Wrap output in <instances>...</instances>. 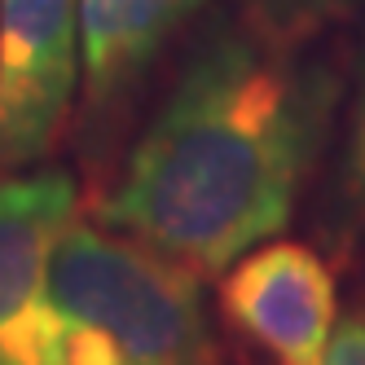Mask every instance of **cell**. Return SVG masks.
<instances>
[{"label":"cell","mask_w":365,"mask_h":365,"mask_svg":"<svg viewBox=\"0 0 365 365\" xmlns=\"http://www.w3.org/2000/svg\"><path fill=\"white\" fill-rule=\"evenodd\" d=\"M334 110V80L264 22L220 31L97 198V220L220 273L295 216Z\"/></svg>","instance_id":"obj_1"},{"label":"cell","mask_w":365,"mask_h":365,"mask_svg":"<svg viewBox=\"0 0 365 365\" xmlns=\"http://www.w3.org/2000/svg\"><path fill=\"white\" fill-rule=\"evenodd\" d=\"M0 365H14V361H9V356H0Z\"/></svg>","instance_id":"obj_11"},{"label":"cell","mask_w":365,"mask_h":365,"mask_svg":"<svg viewBox=\"0 0 365 365\" xmlns=\"http://www.w3.org/2000/svg\"><path fill=\"white\" fill-rule=\"evenodd\" d=\"M198 5L202 0H80V62L93 133L106 137L128 93Z\"/></svg>","instance_id":"obj_6"},{"label":"cell","mask_w":365,"mask_h":365,"mask_svg":"<svg viewBox=\"0 0 365 365\" xmlns=\"http://www.w3.org/2000/svg\"><path fill=\"white\" fill-rule=\"evenodd\" d=\"M198 277L141 238L75 220L48 259V304L110 334L137 365H216Z\"/></svg>","instance_id":"obj_2"},{"label":"cell","mask_w":365,"mask_h":365,"mask_svg":"<svg viewBox=\"0 0 365 365\" xmlns=\"http://www.w3.org/2000/svg\"><path fill=\"white\" fill-rule=\"evenodd\" d=\"M80 80V0H0V176L53 154Z\"/></svg>","instance_id":"obj_3"},{"label":"cell","mask_w":365,"mask_h":365,"mask_svg":"<svg viewBox=\"0 0 365 365\" xmlns=\"http://www.w3.org/2000/svg\"><path fill=\"white\" fill-rule=\"evenodd\" d=\"M75 190L62 168H27L0 176V356L36 365L53 326L48 259L75 225Z\"/></svg>","instance_id":"obj_5"},{"label":"cell","mask_w":365,"mask_h":365,"mask_svg":"<svg viewBox=\"0 0 365 365\" xmlns=\"http://www.w3.org/2000/svg\"><path fill=\"white\" fill-rule=\"evenodd\" d=\"M220 312L277 365H326L339 312L334 273L304 242L251 247L220 282Z\"/></svg>","instance_id":"obj_4"},{"label":"cell","mask_w":365,"mask_h":365,"mask_svg":"<svg viewBox=\"0 0 365 365\" xmlns=\"http://www.w3.org/2000/svg\"><path fill=\"white\" fill-rule=\"evenodd\" d=\"M356 5H365V0H247L255 22H264V27H273L282 36H295V40H304L322 18L348 14Z\"/></svg>","instance_id":"obj_9"},{"label":"cell","mask_w":365,"mask_h":365,"mask_svg":"<svg viewBox=\"0 0 365 365\" xmlns=\"http://www.w3.org/2000/svg\"><path fill=\"white\" fill-rule=\"evenodd\" d=\"M339 198L356 229H365V48L356 66V88H352V115H348V145H344V168H339Z\"/></svg>","instance_id":"obj_8"},{"label":"cell","mask_w":365,"mask_h":365,"mask_svg":"<svg viewBox=\"0 0 365 365\" xmlns=\"http://www.w3.org/2000/svg\"><path fill=\"white\" fill-rule=\"evenodd\" d=\"M326 365H365V308H352L344 322L334 326Z\"/></svg>","instance_id":"obj_10"},{"label":"cell","mask_w":365,"mask_h":365,"mask_svg":"<svg viewBox=\"0 0 365 365\" xmlns=\"http://www.w3.org/2000/svg\"><path fill=\"white\" fill-rule=\"evenodd\" d=\"M36 365H137V361L110 334H101L97 326L53 308V326H48V339H44Z\"/></svg>","instance_id":"obj_7"}]
</instances>
